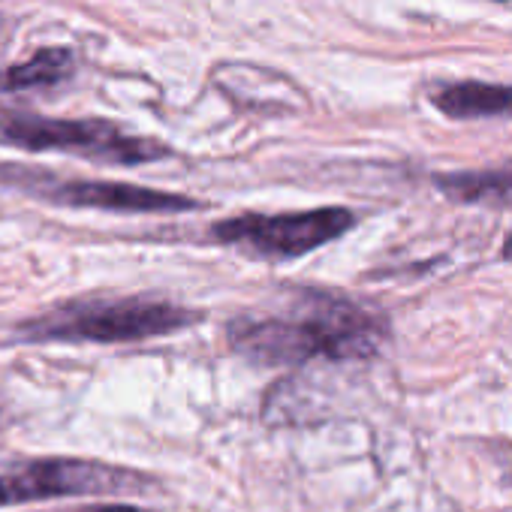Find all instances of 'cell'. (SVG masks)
Masks as SVG:
<instances>
[{
  "label": "cell",
  "instance_id": "2",
  "mask_svg": "<svg viewBox=\"0 0 512 512\" xmlns=\"http://www.w3.org/2000/svg\"><path fill=\"white\" fill-rule=\"evenodd\" d=\"M193 320H199L193 311L148 296L79 299L25 320L16 335L31 344H127L181 332Z\"/></svg>",
  "mask_w": 512,
  "mask_h": 512
},
{
  "label": "cell",
  "instance_id": "8",
  "mask_svg": "<svg viewBox=\"0 0 512 512\" xmlns=\"http://www.w3.org/2000/svg\"><path fill=\"white\" fill-rule=\"evenodd\" d=\"M76 58L70 49H40L22 64L0 70V94H22L34 88H52L73 76Z\"/></svg>",
  "mask_w": 512,
  "mask_h": 512
},
{
  "label": "cell",
  "instance_id": "1",
  "mask_svg": "<svg viewBox=\"0 0 512 512\" xmlns=\"http://www.w3.org/2000/svg\"><path fill=\"white\" fill-rule=\"evenodd\" d=\"M229 347L260 365L371 359L389 338V323L335 293L302 290L281 311L241 314L226 329Z\"/></svg>",
  "mask_w": 512,
  "mask_h": 512
},
{
  "label": "cell",
  "instance_id": "10",
  "mask_svg": "<svg viewBox=\"0 0 512 512\" xmlns=\"http://www.w3.org/2000/svg\"><path fill=\"white\" fill-rule=\"evenodd\" d=\"M70 512H145L136 506H85V509H70Z\"/></svg>",
  "mask_w": 512,
  "mask_h": 512
},
{
  "label": "cell",
  "instance_id": "9",
  "mask_svg": "<svg viewBox=\"0 0 512 512\" xmlns=\"http://www.w3.org/2000/svg\"><path fill=\"white\" fill-rule=\"evenodd\" d=\"M437 187L461 202H491V205H512V166L485 169V172H455L437 175ZM503 256L512 260V232L506 235Z\"/></svg>",
  "mask_w": 512,
  "mask_h": 512
},
{
  "label": "cell",
  "instance_id": "5",
  "mask_svg": "<svg viewBox=\"0 0 512 512\" xmlns=\"http://www.w3.org/2000/svg\"><path fill=\"white\" fill-rule=\"evenodd\" d=\"M148 476L88 458H34L0 473V506H19L49 497L130 494L145 491Z\"/></svg>",
  "mask_w": 512,
  "mask_h": 512
},
{
  "label": "cell",
  "instance_id": "3",
  "mask_svg": "<svg viewBox=\"0 0 512 512\" xmlns=\"http://www.w3.org/2000/svg\"><path fill=\"white\" fill-rule=\"evenodd\" d=\"M0 142L25 151H67L103 163L139 166L169 154L154 139L133 136L109 121H70L40 115H0Z\"/></svg>",
  "mask_w": 512,
  "mask_h": 512
},
{
  "label": "cell",
  "instance_id": "6",
  "mask_svg": "<svg viewBox=\"0 0 512 512\" xmlns=\"http://www.w3.org/2000/svg\"><path fill=\"white\" fill-rule=\"evenodd\" d=\"M40 193L61 205L121 211V214H175V211L199 208V202L190 196L151 190L139 184H121V181H46Z\"/></svg>",
  "mask_w": 512,
  "mask_h": 512
},
{
  "label": "cell",
  "instance_id": "4",
  "mask_svg": "<svg viewBox=\"0 0 512 512\" xmlns=\"http://www.w3.org/2000/svg\"><path fill=\"white\" fill-rule=\"evenodd\" d=\"M356 226V214L338 205L290 211V214H238L214 223L211 235L223 244L247 247L272 260H290V256L311 253Z\"/></svg>",
  "mask_w": 512,
  "mask_h": 512
},
{
  "label": "cell",
  "instance_id": "7",
  "mask_svg": "<svg viewBox=\"0 0 512 512\" xmlns=\"http://www.w3.org/2000/svg\"><path fill=\"white\" fill-rule=\"evenodd\" d=\"M431 103L455 121L470 118H509L512 115V85L488 82H455L431 94Z\"/></svg>",
  "mask_w": 512,
  "mask_h": 512
}]
</instances>
